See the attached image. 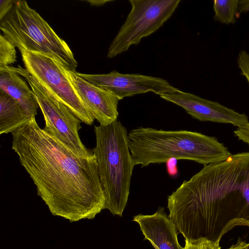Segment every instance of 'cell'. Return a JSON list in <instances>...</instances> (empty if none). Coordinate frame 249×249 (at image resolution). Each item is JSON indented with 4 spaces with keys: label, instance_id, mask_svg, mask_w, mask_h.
I'll list each match as a JSON object with an SVG mask.
<instances>
[{
    "label": "cell",
    "instance_id": "6da1fadb",
    "mask_svg": "<svg viewBox=\"0 0 249 249\" xmlns=\"http://www.w3.org/2000/svg\"><path fill=\"white\" fill-rule=\"evenodd\" d=\"M13 150L52 214L70 222L94 218L106 197L95 156L76 155L38 125L35 117L12 133Z\"/></svg>",
    "mask_w": 249,
    "mask_h": 249
},
{
    "label": "cell",
    "instance_id": "7a4b0ae2",
    "mask_svg": "<svg viewBox=\"0 0 249 249\" xmlns=\"http://www.w3.org/2000/svg\"><path fill=\"white\" fill-rule=\"evenodd\" d=\"M167 203L169 218L189 241L219 242L234 227H249V152L204 166Z\"/></svg>",
    "mask_w": 249,
    "mask_h": 249
},
{
    "label": "cell",
    "instance_id": "3957f363",
    "mask_svg": "<svg viewBox=\"0 0 249 249\" xmlns=\"http://www.w3.org/2000/svg\"><path fill=\"white\" fill-rule=\"evenodd\" d=\"M128 137L135 165L142 167L171 159L190 160L205 166L231 155L214 137L197 132L139 127L129 131Z\"/></svg>",
    "mask_w": 249,
    "mask_h": 249
},
{
    "label": "cell",
    "instance_id": "277c9868",
    "mask_svg": "<svg viewBox=\"0 0 249 249\" xmlns=\"http://www.w3.org/2000/svg\"><path fill=\"white\" fill-rule=\"evenodd\" d=\"M96 145L93 150L106 197L105 209L120 216L126 205L135 164L128 132L120 121L95 126Z\"/></svg>",
    "mask_w": 249,
    "mask_h": 249
},
{
    "label": "cell",
    "instance_id": "5b68a950",
    "mask_svg": "<svg viewBox=\"0 0 249 249\" xmlns=\"http://www.w3.org/2000/svg\"><path fill=\"white\" fill-rule=\"evenodd\" d=\"M0 28L20 52L48 55L67 70L76 72L78 64L67 43L25 0H15L10 12L0 21Z\"/></svg>",
    "mask_w": 249,
    "mask_h": 249
},
{
    "label": "cell",
    "instance_id": "8992f818",
    "mask_svg": "<svg viewBox=\"0 0 249 249\" xmlns=\"http://www.w3.org/2000/svg\"><path fill=\"white\" fill-rule=\"evenodd\" d=\"M131 10L108 50L112 58L157 31L172 16L180 0H129Z\"/></svg>",
    "mask_w": 249,
    "mask_h": 249
},
{
    "label": "cell",
    "instance_id": "52a82bcc",
    "mask_svg": "<svg viewBox=\"0 0 249 249\" xmlns=\"http://www.w3.org/2000/svg\"><path fill=\"white\" fill-rule=\"evenodd\" d=\"M14 70L23 76L31 88L45 122L44 131L56 138L76 155L88 158L93 153L82 143L79 130L81 121L62 103L50 94L26 69L20 66Z\"/></svg>",
    "mask_w": 249,
    "mask_h": 249
},
{
    "label": "cell",
    "instance_id": "ba28073f",
    "mask_svg": "<svg viewBox=\"0 0 249 249\" xmlns=\"http://www.w3.org/2000/svg\"><path fill=\"white\" fill-rule=\"evenodd\" d=\"M27 71L52 96L64 104L79 120L91 125L95 118L83 102L63 70V66L48 55L21 52Z\"/></svg>",
    "mask_w": 249,
    "mask_h": 249
},
{
    "label": "cell",
    "instance_id": "9c48e42d",
    "mask_svg": "<svg viewBox=\"0 0 249 249\" xmlns=\"http://www.w3.org/2000/svg\"><path fill=\"white\" fill-rule=\"evenodd\" d=\"M76 73L89 83L112 92L120 100L148 92L160 96L178 89L163 78L140 74H124L115 70L101 74Z\"/></svg>",
    "mask_w": 249,
    "mask_h": 249
},
{
    "label": "cell",
    "instance_id": "30bf717a",
    "mask_svg": "<svg viewBox=\"0 0 249 249\" xmlns=\"http://www.w3.org/2000/svg\"><path fill=\"white\" fill-rule=\"evenodd\" d=\"M160 96L181 107L193 118L201 122L230 124L238 128L249 124L248 117L244 114L239 113L218 102L178 89L162 94Z\"/></svg>",
    "mask_w": 249,
    "mask_h": 249
},
{
    "label": "cell",
    "instance_id": "8fae6325",
    "mask_svg": "<svg viewBox=\"0 0 249 249\" xmlns=\"http://www.w3.org/2000/svg\"><path fill=\"white\" fill-rule=\"evenodd\" d=\"M63 70L78 95L102 126L112 124L119 115L118 102L120 99L113 93L96 86L78 76L76 72L63 67Z\"/></svg>",
    "mask_w": 249,
    "mask_h": 249
},
{
    "label": "cell",
    "instance_id": "7c38bea8",
    "mask_svg": "<svg viewBox=\"0 0 249 249\" xmlns=\"http://www.w3.org/2000/svg\"><path fill=\"white\" fill-rule=\"evenodd\" d=\"M133 221L139 224L144 240L155 249H183L178 242V231L164 208H159L153 214L136 215Z\"/></svg>",
    "mask_w": 249,
    "mask_h": 249
},
{
    "label": "cell",
    "instance_id": "4fadbf2b",
    "mask_svg": "<svg viewBox=\"0 0 249 249\" xmlns=\"http://www.w3.org/2000/svg\"><path fill=\"white\" fill-rule=\"evenodd\" d=\"M0 90L17 101L30 118L36 117L39 107L35 96L14 67H0Z\"/></svg>",
    "mask_w": 249,
    "mask_h": 249
},
{
    "label": "cell",
    "instance_id": "5bb4252c",
    "mask_svg": "<svg viewBox=\"0 0 249 249\" xmlns=\"http://www.w3.org/2000/svg\"><path fill=\"white\" fill-rule=\"evenodd\" d=\"M30 119L17 101L0 90V134L12 133Z\"/></svg>",
    "mask_w": 249,
    "mask_h": 249
},
{
    "label": "cell",
    "instance_id": "9a60e30c",
    "mask_svg": "<svg viewBox=\"0 0 249 249\" xmlns=\"http://www.w3.org/2000/svg\"><path fill=\"white\" fill-rule=\"evenodd\" d=\"M213 2L215 20L226 25L236 22L239 0H214Z\"/></svg>",
    "mask_w": 249,
    "mask_h": 249
},
{
    "label": "cell",
    "instance_id": "2e32d148",
    "mask_svg": "<svg viewBox=\"0 0 249 249\" xmlns=\"http://www.w3.org/2000/svg\"><path fill=\"white\" fill-rule=\"evenodd\" d=\"M237 64L241 74L246 79L249 86V53L245 50L241 51L237 57ZM234 134L239 140L249 145V124L247 126L237 128Z\"/></svg>",
    "mask_w": 249,
    "mask_h": 249
},
{
    "label": "cell",
    "instance_id": "e0dca14e",
    "mask_svg": "<svg viewBox=\"0 0 249 249\" xmlns=\"http://www.w3.org/2000/svg\"><path fill=\"white\" fill-rule=\"evenodd\" d=\"M15 47L3 35H0V67L8 66L16 61Z\"/></svg>",
    "mask_w": 249,
    "mask_h": 249
},
{
    "label": "cell",
    "instance_id": "ac0fdd59",
    "mask_svg": "<svg viewBox=\"0 0 249 249\" xmlns=\"http://www.w3.org/2000/svg\"><path fill=\"white\" fill-rule=\"evenodd\" d=\"M219 242H212L202 238L193 241L185 240V247L183 249H220Z\"/></svg>",
    "mask_w": 249,
    "mask_h": 249
},
{
    "label": "cell",
    "instance_id": "d6986e66",
    "mask_svg": "<svg viewBox=\"0 0 249 249\" xmlns=\"http://www.w3.org/2000/svg\"><path fill=\"white\" fill-rule=\"evenodd\" d=\"M15 2L13 0H0V21L10 12Z\"/></svg>",
    "mask_w": 249,
    "mask_h": 249
},
{
    "label": "cell",
    "instance_id": "ffe728a7",
    "mask_svg": "<svg viewBox=\"0 0 249 249\" xmlns=\"http://www.w3.org/2000/svg\"><path fill=\"white\" fill-rule=\"evenodd\" d=\"M249 11V0H239L238 13H246Z\"/></svg>",
    "mask_w": 249,
    "mask_h": 249
},
{
    "label": "cell",
    "instance_id": "44dd1931",
    "mask_svg": "<svg viewBox=\"0 0 249 249\" xmlns=\"http://www.w3.org/2000/svg\"><path fill=\"white\" fill-rule=\"evenodd\" d=\"M228 249H249V243H247L239 238L236 244L232 245Z\"/></svg>",
    "mask_w": 249,
    "mask_h": 249
},
{
    "label": "cell",
    "instance_id": "7402d4cb",
    "mask_svg": "<svg viewBox=\"0 0 249 249\" xmlns=\"http://www.w3.org/2000/svg\"><path fill=\"white\" fill-rule=\"evenodd\" d=\"M112 0H87V2H89L91 5L93 6H101L105 4L107 2H111Z\"/></svg>",
    "mask_w": 249,
    "mask_h": 249
}]
</instances>
